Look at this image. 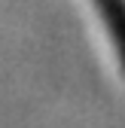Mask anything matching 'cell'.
<instances>
[{
  "mask_svg": "<svg viewBox=\"0 0 125 128\" xmlns=\"http://www.w3.org/2000/svg\"><path fill=\"white\" fill-rule=\"evenodd\" d=\"M95 9L101 15L104 28L110 30L113 49L119 58V67L125 73V0H95Z\"/></svg>",
  "mask_w": 125,
  "mask_h": 128,
  "instance_id": "1",
  "label": "cell"
}]
</instances>
